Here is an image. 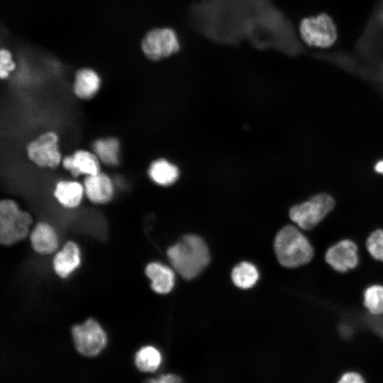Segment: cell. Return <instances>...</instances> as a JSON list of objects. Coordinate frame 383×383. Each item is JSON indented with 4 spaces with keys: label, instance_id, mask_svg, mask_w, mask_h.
Listing matches in <instances>:
<instances>
[{
    "label": "cell",
    "instance_id": "7402d4cb",
    "mask_svg": "<svg viewBox=\"0 0 383 383\" xmlns=\"http://www.w3.org/2000/svg\"><path fill=\"white\" fill-rule=\"evenodd\" d=\"M365 247L373 259L383 262V229L377 228L371 232L366 238Z\"/></svg>",
    "mask_w": 383,
    "mask_h": 383
},
{
    "label": "cell",
    "instance_id": "277c9868",
    "mask_svg": "<svg viewBox=\"0 0 383 383\" xmlns=\"http://www.w3.org/2000/svg\"><path fill=\"white\" fill-rule=\"evenodd\" d=\"M335 205L332 196L319 193L293 206L289 210V217L300 229L311 231L333 210Z\"/></svg>",
    "mask_w": 383,
    "mask_h": 383
},
{
    "label": "cell",
    "instance_id": "9a60e30c",
    "mask_svg": "<svg viewBox=\"0 0 383 383\" xmlns=\"http://www.w3.org/2000/svg\"><path fill=\"white\" fill-rule=\"evenodd\" d=\"M53 194L57 202L67 209L77 207L85 195L82 183L67 179H62L56 183Z\"/></svg>",
    "mask_w": 383,
    "mask_h": 383
},
{
    "label": "cell",
    "instance_id": "603a6c76",
    "mask_svg": "<svg viewBox=\"0 0 383 383\" xmlns=\"http://www.w3.org/2000/svg\"><path fill=\"white\" fill-rule=\"evenodd\" d=\"M16 68V63L12 59L11 52L6 49L0 51V77L6 79Z\"/></svg>",
    "mask_w": 383,
    "mask_h": 383
},
{
    "label": "cell",
    "instance_id": "ffe728a7",
    "mask_svg": "<svg viewBox=\"0 0 383 383\" xmlns=\"http://www.w3.org/2000/svg\"><path fill=\"white\" fill-rule=\"evenodd\" d=\"M363 306L373 316L383 315V285L373 284L366 287L362 294Z\"/></svg>",
    "mask_w": 383,
    "mask_h": 383
},
{
    "label": "cell",
    "instance_id": "5bb4252c",
    "mask_svg": "<svg viewBox=\"0 0 383 383\" xmlns=\"http://www.w3.org/2000/svg\"><path fill=\"white\" fill-rule=\"evenodd\" d=\"M101 87V78L92 69L78 70L74 76L73 92L82 100H89L94 97Z\"/></svg>",
    "mask_w": 383,
    "mask_h": 383
},
{
    "label": "cell",
    "instance_id": "ba28073f",
    "mask_svg": "<svg viewBox=\"0 0 383 383\" xmlns=\"http://www.w3.org/2000/svg\"><path fill=\"white\" fill-rule=\"evenodd\" d=\"M72 335L77 350L82 355L92 357L98 355L106 346V334L100 324L89 318L72 328Z\"/></svg>",
    "mask_w": 383,
    "mask_h": 383
},
{
    "label": "cell",
    "instance_id": "7c38bea8",
    "mask_svg": "<svg viewBox=\"0 0 383 383\" xmlns=\"http://www.w3.org/2000/svg\"><path fill=\"white\" fill-rule=\"evenodd\" d=\"M33 249L41 255L51 254L58 246L57 235L51 225L46 222L38 223L30 234Z\"/></svg>",
    "mask_w": 383,
    "mask_h": 383
},
{
    "label": "cell",
    "instance_id": "d4e9b609",
    "mask_svg": "<svg viewBox=\"0 0 383 383\" xmlns=\"http://www.w3.org/2000/svg\"><path fill=\"white\" fill-rule=\"evenodd\" d=\"M146 383H182V380L177 375L168 374L161 375L157 379H150Z\"/></svg>",
    "mask_w": 383,
    "mask_h": 383
},
{
    "label": "cell",
    "instance_id": "7a4b0ae2",
    "mask_svg": "<svg viewBox=\"0 0 383 383\" xmlns=\"http://www.w3.org/2000/svg\"><path fill=\"white\" fill-rule=\"evenodd\" d=\"M274 252L279 262L287 268H296L310 262L314 256L313 248L299 228L287 225L277 233Z\"/></svg>",
    "mask_w": 383,
    "mask_h": 383
},
{
    "label": "cell",
    "instance_id": "2e32d148",
    "mask_svg": "<svg viewBox=\"0 0 383 383\" xmlns=\"http://www.w3.org/2000/svg\"><path fill=\"white\" fill-rule=\"evenodd\" d=\"M145 274L151 281L152 290L158 294L169 293L174 285L173 270L160 262L149 263Z\"/></svg>",
    "mask_w": 383,
    "mask_h": 383
},
{
    "label": "cell",
    "instance_id": "44dd1931",
    "mask_svg": "<svg viewBox=\"0 0 383 383\" xmlns=\"http://www.w3.org/2000/svg\"><path fill=\"white\" fill-rule=\"evenodd\" d=\"M161 354L153 346L141 348L136 353L135 363L138 369L142 372H154L160 365Z\"/></svg>",
    "mask_w": 383,
    "mask_h": 383
},
{
    "label": "cell",
    "instance_id": "3957f363",
    "mask_svg": "<svg viewBox=\"0 0 383 383\" xmlns=\"http://www.w3.org/2000/svg\"><path fill=\"white\" fill-rule=\"evenodd\" d=\"M33 223L31 215L21 210L18 204L10 199L0 202V242L12 245L25 239Z\"/></svg>",
    "mask_w": 383,
    "mask_h": 383
},
{
    "label": "cell",
    "instance_id": "8992f818",
    "mask_svg": "<svg viewBox=\"0 0 383 383\" xmlns=\"http://www.w3.org/2000/svg\"><path fill=\"white\" fill-rule=\"evenodd\" d=\"M29 160L40 168L55 169L62 163L59 136L52 131L40 134L26 145Z\"/></svg>",
    "mask_w": 383,
    "mask_h": 383
},
{
    "label": "cell",
    "instance_id": "8fae6325",
    "mask_svg": "<svg viewBox=\"0 0 383 383\" xmlns=\"http://www.w3.org/2000/svg\"><path fill=\"white\" fill-rule=\"evenodd\" d=\"M84 194L94 204H105L111 201L114 195L112 179L101 171L85 176L83 180Z\"/></svg>",
    "mask_w": 383,
    "mask_h": 383
},
{
    "label": "cell",
    "instance_id": "d6986e66",
    "mask_svg": "<svg viewBox=\"0 0 383 383\" xmlns=\"http://www.w3.org/2000/svg\"><path fill=\"white\" fill-rule=\"evenodd\" d=\"M231 277L238 287L249 289L257 282L259 273L254 265L248 262H242L233 268Z\"/></svg>",
    "mask_w": 383,
    "mask_h": 383
},
{
    "label": "cell",
    "instance_id": "30bf717a",
    "mask_svg": "<svg viewBox=\"0 0 383 383\" xmlns=\"http://www.w3.org/2000/svg\"><path fill=\"white\" fill-rule=\"evenodd\" d=\"M61 165L73 177L101 172L100 161L93 152L87 150L79 149L72 155L63 157Z\"/></svg>",
    "mask_w": 383,
    "mask_h": 383
},
{
    "label": "cell",
    "instance_id": "5b68a950",
    "mask_svg": "<svg viewBox=\"0 0 383 383\" xmlns=\"http://www.w3.org/2000/svg\"><path fill=\"white\" fill-rule=\"evenodd\" d=\"M299 30L301 40L313 48H328L338 38L335 21L326 13L304 18L299 23Z\"/></svg>",
    "mask_w": 383,
    "mask_h": 383
},
{
    "label": "cell",
    "instance_id": "4fadbf2b",
    "mask_svg": "<svg viewBox=\"0 0 383 383\" xmlns=\"http://www.w3.org/2000/svg\"><path fill=\"white\" fill-rule=\"evenodd\" d=\"M80 262V250L78 245L72 241H69L56 253L52 265L55 273L61 278H65L79 267Z\"/></svg>",
    "mask_w": 383,
    "mask_h": 383
},
{
    "label": "cell",
    "instance_id": "52a82bcc",
    "mask_svg": "<svg viewBox=\"0 0 383 383\" xmlns=\"http://www.w3.org/2000/svg\"><path fill=\"white\" fill-rule=\"evenodd\" d=\"M141 48L150 60L157 61L176 53L180 48L177 33L170 28L150 30L143 37Z\"/></svg>",
    "mask_w": 383,
    "mask_h": 383
},
{
    "label": "cell",
    "instance_id": "cb8c5ba5",
    "mask_svg": "<svg viewBox=\"0 0 383 383\" xmlns=\"http://www.w3.org/2000/svg\"><path fill=\"white\" fill-rule=\"evenodd\" d=\"M338 383H365V382L360 374L350 372L343 374Z\"/></svg>",
    "mask_w": 383,
    "mask_h": 383
},
{
    "label": "cell",
    "instance_id": "e0dca14e",
    "mask_svg": "<svg viewBox=\"0 0 383 383\" xmlns=\"http://www.w3.org/2000/svg\"><path fill=\"white\" fill-rule=\"evenodd\" d=\"M92 150L100 162L110 167L119 164L121 144L115 137L100 138L92 143Z\"/></svg>",
    "mask_w": 383,
    "mask_h": 383
},
{
    "label": "cell",
    "instance_id": "9c48e42d",
    "mask_svg": "<svg viewBox=\"0 0 383 383\" xmlns=\"http://www.w3.org/2000/svg\"><path fill=\"white\" fill-rule=\"evenodd\" d=\"M324 259L333 270L345 273L355 269L359 264L358 246L351 239L340 240L327 249Z\"/></svg>",
    "mask_w": 383,
    "mask_h": 383
},
{
    "label": "cell",
    "instance_id": "484cf974",
    "mask_svg": "<svg viewBox=\"0 0 383 383\" xmlns=\"http://www.w3.org/2000/svg\"><path fill=\"white\" fill-rule=\"evenodd\" d=\"M374 168L377 173L383 174V159L377 161Z\"/></svg>",
    "mask_w": 383,
    "mask_h": 383
},
{
    "label": "cell",
    "instance_id": "ac0fdd59",
    "mask_svg": "<svg viewBox=\"0 0 383 383\" xmlns=\"http://www.w3.org/2000/svg\"><path fill=\"white\" fill-rule=\"evenodd\" d=\"M148 172L152 181L160 186L171 185L179 177L178 168L165 159L152 162Z\"/></svg>",
    "mask_w": 383,
    "mask_h": 383
},
{
    "label": "cell",
    "instance_id": "6da1fadb",
    "mask_svg": "<svg viewBox=\"0 0 383 383\" xmlns=\"http://www.w3.org/2000/svg\"><path fill=\"white\" fill-rule=\"evenodd\" d=\"M173 268L185 279L196 277L207 266L209 252L205 242L195 235H187L167 249Z\"/></svg>",
    "mask_w": 383,
    "mask_h": 383
}]
</instances>
